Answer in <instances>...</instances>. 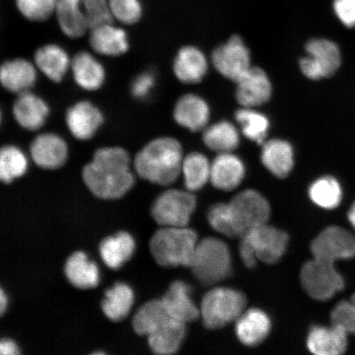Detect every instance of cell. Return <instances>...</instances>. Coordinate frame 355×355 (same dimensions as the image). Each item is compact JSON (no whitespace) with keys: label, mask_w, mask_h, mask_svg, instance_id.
<instances>
[{"label":"cell","mask_w":355,"mask_h":355,"mask_svg":"<svg viewBox=\"0 0 355 355\" xmlns=\"http://www.w3.org/2000/svg\"><path fill=\"white\" fill-rule=\"evenodd\" d=\"M67 128L75 139L87 141L94 139L105 123V115L98 106L87 100L78 101L65 113Z\"/></svg>","instance_id":"13"},{"label":"cell","mask_w":355,"mask_h":355,"mask_svg":"<svg viewBox=\"0 0 355 355\" xmlns=\"http://www.w3.org/2000/svg\"><path fill=\"white\" fill-rule=\"evenodd\" d=\"M194 276L206 286L223 281L232 270V254L226 243L216 238L198 243L192 263Z\"/></svg>","instance_id":"6"},{"label":"cell","mask_w":355,"mask_h":355,"mask_svg":"<svg viewBox=\"0 0 355 355\" xmlns=\"http://www.w3.org/2000/svg\"><path fill=\"white\" fill-rule=\"evenodd\" d=\"M71 61L68 51L55 43L40 46L34 53L33 62L39 73L51 82L60 83L70 71Z\"/></svg>","instance_id":"19"},{"label":"cell","mask_w":355,"mask_h":355,"mask_svg":"<svg viewBox=\"0 0 355 355\" xmlns=\"http://www.w3.org/2000/svg\"><path fill=\"white\" fill-rule=\"evenodd\" d=\"M28 168V155L20 146L6 144L0 148V182L11 184L24 176Z\"/></svg>","instance_id":"33"},{"label":"cell","mask_w":355,"mask_h":355,"mask_svg":"<svg viewBox=\"0 0 355 355\" xmlns=\"http://www.w3.org/2000/svg\"><path fill=\"white\" fill-rule=\"evenodd\" d=\"M212 64L222 76L236 83L252 67L250 51L242 38L234 35L213 52Z\"/></svg>","instance_id":"12"},{"label":"cell","mask_w":355,"mask_h":355,"mask_svg":"<svg viewBox=\"0 0 355 355\" xmlns=\"http://www.w3.org/2000/svg\"><path fill=\"white\" fill-rule=\"evenodd\" d=\"M170 318L162 300H154L137 311L133 318L132 326L137 334L148 336Z\"/></svg>","instance_id":"35"},{"label":"cell","mask_w":355,"mask_h":355,"mask_svg":"<svg viewBox=\"0 0 355 355\" xmlns=\"http://www.w3.org/2000/svg\"><path fill=\"white\" fill-rule=\"evenodd\" d=\"M235 119L248 139L259 145L265 143L270 130V121L265 114L254 108L243 107L236 111Z\"/></svg>","instance_id":"37"},{"label":"cell","mask_w":355,"mask_h":355,"mask_svg":"<svg viewBox=\"0 0 355 355\" xmlns=\"http://www.w3.org/2000/svg\"><path fill=\"white\" fill-rule=\"evenodd\" d=\"M186 333L185 323L170 318L158 329L148 336V344L157 354H173L180 349Z\"/></svg>","instance_id":"28"},{"label":"cell","mask_w":355,"mask_h":355,"mask_svg":"<svg viewBox=\"0 0 355 355\" xmlns=\"http://www.w3.org/2000/svg\"><path fill=\"white\" fill-rule=\"evenodd\" d=\"M211 166L209 159L200 153H190L184 158L181 173L186 188L190 192L202 189L210 180Z\"/></svg>","instance_id":"36"},{"label":"cell","mask_w":355,"mask_h":355,"mask_svg":"<svg viewBox=\"0 0 355 355\" xmlns=\"http://www.w3.org/2000/svg\"><path fill=\"white\" fill-rule=\"evenodd\" d=\"M309 198L317 206L327 210L335 209L343 200V189L335 178L322 177L311 184Z\"/></svg>","instance_id":"38"},{"label":"cell","mask_w":355,"mask_h":355,"mask_svg":"<svg viewBox=\"0 0 355 355\" xmlns=\"http://www.w3.org/2000/svg\"><path fill=\"white\" fill-rule=\"evenodd\" d=\"M128 150L118 146H102L83 168L84 184L96 197L119 199L135 183Z\"/></svg>","instance_id":"1"},{"label":"cell","mask_w":355,"mask_h":355,"mask_svg":"<svg viewBox=\"0 0 355 355\" xmlns=\"http://www.w3.org/2000/svg\"><path fill=\"white\" fill-rule=\"evenodd\" d=\"M348 332L343 327L316 326L311 329L307 339L309 352L316 355H340L348 347Z\"/></svg>","instance_id":"21"},{"label":"cell","mask_w":355,"mask_h":355,"mask_svg":"<svg viewBox=\"0 0 355 355\" xmlns=\"http://www.w3.org/2000/svg\"><path fill=\"white\" fill-rule=\"evenodd\" d=\"M135 302V294L127 284L117 283L105 293L102 310L110 320L118 322L130 313Z\"/></svg>","instance_id":"34"},{"label":"cell","mask_w":355,"mask_h":355,"mask_svg":"<svg viewBox=\"0 0 355 355\" xmlns=\"http://www.w3.org/2000/svg\"><path fill=\"white\" fill-rule=\"evenodd\" d=\"M197 234L186 227H162L150 239L154 259L165 268L190 266L198 245Z\"/></svg>","instance_id":"4"},{"label":"cell","mask_w":355,"mask_h":355,"mask_svg":"<svg viewBox=\"0 0 355 355\" xmlns=\"http://www.w3.org/2000/svg\"><path fill=\"white\" fill-rule=\"evenodd\" d=\"M38 73L33 60L15 58L0 64V85L16 96L33 91L37 83Z\"/></svg>","instance_id":"16"},{"label":"cell","mask_w":355,"mask_h":355,"mask_svg":"<svg viewBox=\"0 0 355 355\" xmlns=\"http://www.w3.org/2000/svg\"><path fill=\"white\" fill-rule=\"evenodd\" d=\"M229 204L239 236L242 237L248 230L268 223L270 215V204L257 191H243Z\"/></svg>","instance_id":"10"},{"label":"cell","mask_w":355,"mask_h":355,"mask_svg":"<svg viewBox=\"0 0 355 355\" xmlns=\"http://www.w3.org/2000/svg\"><path fill=\"white\" fill-rule=\"evenodd\" d=\"M174 119L179 125L190 131L205 130L210 119L209 105L201 96L184 95L175 104Z\"/></svg>","instance_id":"22"},{"label":"cell","mask_w":355,"mask_h":355,"mask_svg":"<svg viewBox=\"0 0 355 355\" xmlns=\"http://www.w3.org/2000/svg\"><path fill=\"white\" fill-rule=\"evenodd\" d=\"M245 306V296L241 292L219 287L213 288L203 297L200 315L204 325L209 329H217L237 320Z\"/></svg>","instance_id":"7"},{"label":"cell","mask_w":355,"mask_h":355,"mask_svg":"<svg viewBox=\"0 0 355 355\" xmlns=\"http://www.w3.org/2000/svg\"><path fill=\"white\" fill-rule=\"evenodd\" d=\"M183 148L174 137H162L146 144L133 159V168L141 179L159 185L174 183L181 174Z\"/></svg>","instance_id":"2"},{"label":"cell","mask_w":355,"mask_h":355,"mask_svg":"<svg viewBox=\"0 0 355 355\" xmlns=\"http://www.w3.org/2000/svg\"><path fill=\"white\" fill-rule=\"evenodd\" d=\"M314 259L335 263L337 260H348L355 257V237L339 226L323 230L311 243Z\"/></svg>","instance_id":"11"},{"label":"cell","mask_w":355,"mask_h":355,"mask_svg":"<svg viewBox=\"0 0 355 355\" xmlns=\"http://www.w3.org/2000/svg\"><path fill=\"white\" fill-rule=\"evenodd\" d=\"M12 117L17 125L28 132L41 130L51 115L48 102L33 91L17 95L12 106Z\"/></svg>","instance_id":"15"},{"label":"cell","mask_w":355,"mask_h":355,"mask_svg":"<svg viewBox=\"0 0 355 355\" xmlns=\"http://www.w3.org/2000/svg\"><path fill=\"white\" fill-rule=\"evenodd\" d=\"M61 32L78 39L97 26L114 22L108 0H58L55 15Z\"/></svg>","instance_id":"3"},{"label":"cell","mask_w":355,"mask_h":355,"mask_svg":"<svg viewBox=\"0 0 355 355\" xmlns=\"http://www.w3.org/2000/svg\"><path fill=\"white\" fill-rule=\"evenodd\" d=\"M202 139L208 148L217 153H233L241 144V136L234 124L223 121L207 127Z\"/></svg>","instance_id":"32"},{"label":"cell","mask_w":355,"mask_h":355,"mask_svg":"<svg viewBox=\"0 0 355 355\" xmlns=\"http://www.w3.org/2000/svg\"><path fill=\"white\" fill-rule=\"evenodd\" d=\"M58 0H16L17 10L26 20L42 22L55 15Z\"/></svg>","instance_id":"39"},{"label":"cell","mask_w":355,"mask_h":355,"mask_svg":"<svg viewBox=\"0 0 355 355\" xmlns=\"http://www.w3.org/2000/svg\"><path fill=\"white\" fill-rule=\"evenodd\" d=\"M272 323L263 311L252 309L241 314L236 320L235 331L239 341L248 346H255L268 337Z\"/></svg>","instance_id":"27"},{"label":"cell","mask_w":355,"mask_h":355,"mask_svg":"<svg viewBox=\"0 0 355 355\" xmlns=\"http://www.w3.org/2000/svg\"><path fill=\"white\" fill-rule=\"evenodd\" d=\"M331 324L343 327L348 334L355 336V294L349 301H340L331 313Z\"/></svg>","instance_id":"42"},{"label":"cell","mask_w":355,"mask_h":355,"mask_svg":"<svg viewBox=\"0 0 355 355\" xmlns=\"http://www.w3.org/2000/svg\"><path fill=\"white\" fill-rule=\"evenodd\" d=\"M19 354L15 341L8 339L0 340V355H16Z\"/></svg>","instance_id":"45"},{"label":"cell","mask_w":355,"mask_h":355,"mask_svg":"<svg viewBox=\"0 0 355 355\" xmlns=\"http://www.w3.org/2000/svg\"><path fill=\"white\" fill-rule=\"evenodd\" d=\"M30 158L43 170L63 167L69 157V146L59 133L44 132L35 137L29 146Z\"/></svg>","instance_id":"14"},{"label":"cell","mask_w":355,"mask_h":355,"mask_svg":"<svg viewBox=\"0 0 355 355\" xmlns=\"http://www.w3.org/2000/svg\"><path fill=\"white\" fill-rule=\"evenodd\" d=\"M65 273L73 286L83 290L94 288L100 282L98 266L89 260L83 252H76L69 257L65 265Z\"/></svg>","instance_id":"30"},{"label":"cell","mask_w":355,"mask_h":355,"mask_svg":"<svg viewBox=\"0 0 355 355\" xmlns=\"http://www.w3.org/2000/svg\"><path fill=\"white\" fill-rule=\"evenodd\" d=\"M333 8L337 17L345 26H355V0H334Z\"/></svg>","instance_id":"44"},{"label":"cell","mask_w":355,"mask_h":355,"mask_svg":"<svg viewBox=\"0 0 355 355\" xmlns=\"http://www.w3.org/2000/svg\"><path fill=\"white\" fill-rule=\"evenodd\" d=\"M88 35L89 44L97 55L116 58L125 55L130 50L126 31L115 26L113 22L97 26Z\"/></svg>","instance_id":"20"},{"label":"cell","mask_w":355,"mask_h":355,"mask_svg":"<svg viewBox=\"0 0 355 355\" xmlns=\"http://www.w3.org/2000/svg\"><path fill=\"white\" fill-rule=\"evenodd\" d=\"M155 84V77L152 72L141 73L133 80L131 84V93L136 99L146 98L152 92Z\"/></svg>","instance_id":"43"},{"label":"cell","mask_w":355,"mask_h":355,"mask_svg":"<svg viewBox=\"0 0 355 355\" xmlns=\"http://www.w3.org/2000/svg\"><path fill=\"white\" fill-rule=\"evenodd\" d=\"M173 69L180 82L196 84L201 82L207 73V60L197 47L184 46L178 52Z\"/></svg>","instance_id":"26"},{"label":"cell","mask_w":355,"mask_h":355,"mask_svg":"<svg viewBox=\"0 0 355 355\" xmlns=\"http://www.w3.org/2000/svg\"><path fill=\"white\" fill-rule=\"evenodd\" d=\"M3 121V113L1 109H0V126H1Z\"/></svg>","instance_id":"48"},{"label":"cell","mask_w":355,"mask_h":355,"mask_svg":"<svg viewBox=\"0 0 355 355\" xmlns=\"http://www.w3.org/2000/svg\"><path fill=\"white\" fill-rule=\"evenodd\" d=\"M308 56L316 64L322 78L336 73L341 63L340 51L337 44L329 40L313 39L306 44Z\"/></svg>","instance_id":"29"},{"label":"cell","mask_w":355,"mask_h":355,"mask_svg":"<svg viewBox=\"0 0 355 355\" xmlns=\"http://www.w3.org/2000/svg\"><path fill=\"white\" fill-rule=\"evenodd\" d=\"M196 203V198L189 190H168L155 200L152 215L162 227H186Z\"/></svg>","instance_id":"9"},{"label":"cell","mask_w":355,"mask_h":355,"mask_svg":"<svg viewBox=\"0 0 355 355\" xmlns=\"http://www.w3.org/2000/svg\"><path fill=\"white\" fill-rule=\"evenodd\" d=\"M162 300L168 316L175 320L184 323L193 322L200 315V309L191 297V288L184 282L172 283Z\"/></svg>","instance_id":"24"},{"label":"cell","mask_w":355,"mask_h":355,"mask_svg":"<svg viewBox=\"0 0 355 355\" xmlns=\"http://www.w3.org/2000/svg\"><path fill=\"white\" fill-rule=\"evenodd\" d=\"M288 242L286 233L266 223L243 235L239 254L243 263L250 268H254L257 261L274 264L285 254Z\"/></svg>","instance_id":"5"},{"label":"cell","mask_w":355,"mask_h":355,"mask_svg":"<svg viewBox=\"0 0 355 355\" xmlns=\"http://www.w3.org/2000/svg\"><path fill=\"white\" fill-rule=\"evenodd\" d=\"M8 305V299L2 288H0V316L6 312Z\"/></svg>","instance_id":"46"},{"label":"cell","mask_w":355,"mask_h":355,"mask_svg":"<svg viewBox=\"0 0 355 355\" xmlns=\"http://www.w3.org/2000/svg\"><path fill=\"white\" fill-rule=\"evenodd\" d=\"M108 4L113 19L124 25L137 24L143 15L140 0H108Z\"/></svg>","instance_id":"41"},{"label":"cell","mask_w":355,"mask_h":355,"mask_svg":"<svg viewBox=\"0 0 355 355\" xmlns=\"http://www.w3.org/2000/svg\"><path fill=\"white\" fill-rule=\"evenodd\" d=\"M135 248V241L132 235L121 232L102 241L100 254L102 260L110 268L116 270L131 259Z\"/></svg>","instance_id":"31"},{"label":"cell","mask_w":355,"mask_h":355,"mask_svg":"<svg viewBox=\"0 0 355 355\" xmlns=\"http://www.w3.org/2000/svg\"><path fill=\"white\" fill-rule=\"evenodd\" d=\"M236 99L243 107L255 108L270 99L272 83L259 67H251L236 83Z\"/></svg>","instance_id":"17"},{"label":"cell","mask_w":355,"mask_h":355,"mask_svg":"<svg viewBox=\"0 0 355 355\" xmlns=\"http://www.w3.org/2000/svg\"><path fill=\"white\" fill-rule=\"evenodd\" d=\"M245 166L241 158L232 153H220L213 161L210 180L216 189L232 191L242 183Z\"/></svg>","instance_id":"23"},{"label":"cell","mask_w":355,"mask_h":355,"mask_svg":"<svg viewBox=\"0 0 355 355\" xmlns=\"http://www.w3.org/2000/svg\"><path fill=\"white\" fill-rule=\"evenodd\" d=\"M207 217L210 225L216 232L230 238L241 237L235 225L230 204H216L208 212Z\"/></svg>","instance_id":"40"},{"label":"cell","mask_w":355,"mask_h":355,"mask_svg":"<svg viewBox=\"0 0 355 355\" xmlns=\"http://www.w3.org/2000/svg\"><path fill=\"white\" fill-rule=\"evenodd\" d=\"M261 146V161L268 171L281 179L290 175L295 165L294 149L291 144L276 139L266 140Z\"/></svg>","instance_id":"25"},{"label":"cell","mask_w":355,"mask_h":355,"mask_svg":"<svg viewBox=\"0 0 355 355\" xmlns=\"http://www.w3.org/2000/svg\"><path fill=\"white\" fill-rule=\"evenodd\" d=\"M71 73L76 85L82 90L95 92L101 90L106 82V70L95 53L82 51L71 61Z\"/></svg>","instance_id":"18"},{"label":"cell","mask_w":355,"mask_h":355,"mask_svg":"<svg viewBox=\"0 0 355 355\" xmlns=\"http://www.w3.org/2000/svg\"><path fill=\"white\" fill-rule=\"evenodd\" d=\"M348 220L355 229V202L348 212Z\"/></svg>","instance_id":"47"},{"label":"cell","mask_w":355,"mask_h":355,"mask_svg":"<svg viewBox=\"0 0 355 355\" xmlns=\"http://www.w3.org/2000/svg\"><path fill=\"white\" fill-rule=\"evenodd\" d=\"M300 279L307 294L319 301L331 299L345 287V279L334 263L314 257L302 268Z\"/></svg>","instance_id":"8"}]
</instances>
